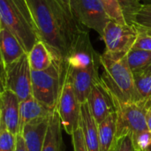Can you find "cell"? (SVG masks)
Wrapping results in <instances>:
<instances>
[{
    "mask_svg": "<svg viewBox=\"0 0 151 151\" xmlns=\"http://www.w3.org/2000/svg\"><path fill=\"white\" fill-rule=\"evenodd\" d=\"M110 19L118 23L127 24L117 0H100Z\"/></svg>",
    "mask_w": 151,
    "mask_h": 151,
    "instance_id": "obj_23",
    "label": "cell"
},
{
    "mask_svg": "<svg viewBox=\"0 0 151 151\" xmlns=\"http://www.w3.org/2000/svg\"><path fill=\"white\" fill-rule=\"evenodd\" d=\"M125 53L105 51L100 55V65L104 68L101 81L109 91L122 102L139 103L134 74Z\"/></svg>",
    "mask_w": 151,
    "mask_h": 151,
    "instance_id": "obj_2",
    "label": "cell"
},
{
    "mask_svg": "<svg viewBox=\"0 0 151 151\" xmlns=\"http://www.w3.org/2000/svg\"><path fill=\"white\" fill-rule=\"evenodd\" d=\"M71 136H72V142L73 146V151H88L84 141L81 128L80 127Z\"/></svg>",
    "mask_w": 151,
    "mask_h": 151,
    "instance_id": "obj_29",
    "label": "cell"
},
{
    "mask_svg": "<svg viewBox=\"0 0 151 151\" xmlns=\"http://www.w3.org/2000/svg\"><path fill=\"white\" fill-rule=\"evenodd\" d=\"M132 25L151 33V4H142L133 19Z\"/></svg>",
    "mask_w": 151,
    "mask_h": 151,
    "instance_id": "obj_22",
    "label": "cell"
},
{
    "mask_svg": "<svg viewBox=\"0 0 151 151\" xmlns=\"http://www.w3.org/2000/svg\"><path fill=\"white\" fill-rule=\"evenodd\" d=\"M136 151H151V133L149 130L132 135Z\"/></svg>",
    "mask_w": 151,
    "mask_h": 151,
    "instance_id": "obj_26",
    "label": "cell"
},
{
    "mask_svg": "<svg viewBox=\"0 0 151 151\" xmlns=\"http://www.w3.org/2000/svg\"><path fill=\"white\" fill-rule=\"evenodd\" d=\"M1 28H2V26H1V19H0V30H1Z\"/></svg>",
    "mask_w": 151,
    "mask_h": 151,
    "instance_id": "obj_38",
    "label": "cell"
},
{
    "mask_svg": "<svg viewBox=\"0 0 151 151\" xmlns=\"http://www.w3.org/2000/svg\"><path fill=\"white\" fill-rule=\"evenodd\" d=\"M127 59L134 74L151 66V51L131 49L127 54Z\"/></svg>",
    "mask_w": 151,
    "mask_h": 151,
    "instance_id": "obj_21",
    "label": "cell"
},
{
    "mask_svg": "<svg viewBox=\"0 0 151 151\" xmlns=\"http://www.w3.org/2000/svg\"><path fill=\"white\" fill-rule=\"evenodd\" d=\"M100 55L88 63L76 65L64 64L65 71L70 79L81 104L87 102L93 84L100 79L98 75Z\"/></svg>",
    "mask_w": 151,
    "mask_h": 151,
    "instance_id": "obj_7",
    "label": "cell"
},
{
    "mask_svg": "<svg viewBox=\"0 0 151 151\" xmlns=\"http://www.w3.org/2000/svg\"><path fill=\"white\" fill-rule=\"evenodd\" d=\"M117 1L123 12L126 22L129 25H132L133 19L135 13L141 8L142 4L135 0H117Z\"/></svg>",
    "mask_w": 151,
    "mask_h": 151,
    "instance_id": "obj_24",
    "label": "cell"
},
{
    "mask_svg": "<svg viewBox=\"0 0 151 151\" xmlns=\"http://www.w3.org/2000/svg\"><path fill=\"white\" fill-rule=\"evenodd\" d=\"M26 53L17 37L7 28L2 27L0 30V54L4 65L16 61Z\"/></svg>",
    "mask_w": 151,
    "mask_h": 151,
    "instance_id": "obj_15",
    "label": "cell"
},
{
    "mask_svg": "<svg viewBox=\"0 0 151 151\" xmlns=\"http://www.w3.org/2000/svg\"><path fill=\"white\" fill-rule=\"evenodd\" d=\"M41 41L54 61L65 64L79 47L90 42L88 29L81 25L60 0H27Z\"/></svg>",
    "mask_w": 151,
    "mask_h": 151,
    "instance_id": "obj_1",
    "label": "cell"
},
{
    "mask_svg": "<svg viewBox=\"0 0 151 151\" xmlns=\"http://www.w3.org/2000/svg\"><path fill=\"white\" fill-rule=\"evenodd\" d=\"M28 62L31 71H42L49 68L54 58L47 48V46L42 42H37L33 48L27 53Z\"/></svg>",
    "mask_w": 151,
    "mask_h": 151,
    "instance_id": "obj_19",
    "label": "cell"
},
{
    "mask_svg": "<svg viewBox=\"0 0 151 151\" xmlns=\"http://www.w3.org/2000/svg\"><path fill=\"white\" fill-rule=\"evenodd\" d=\"M0 74H1V76L3 77L4 81V77H5V65H4V62H3L1 54H0Z\"/></svg>",
    "mask_w": 151,
    "mask_h": 151,
    "instance_id": "obj_32",
    "label": "cell"
},
{
    "mask_svg": "<svg viewBox=\"0 0 151 151\" xmlns=\"http://www.w3.org/2000/svg\"><path fill=\"white\" fill-rule=\"evenodd\" d=\"M112 151H136L132 134H127L117 138Z\"/></svg>",
    "mask_w": 151,
    "mask_h": 151,
    "instance_id": "obj_28",
    "label": "cell"
},
{
    "mask_svg": "<svg viewBox=\"0 0 151 151\" xmlns=\"http://www.w3.org/2000/svg\"><path fill=\"white\" fill-rule=\"evenodd\" d=\"M0 19L2 27L17 37L27 53L41 41L27 0H0Z\"/></svg>",
    "mask_w": 151,
    "mask_h": 151,
    "instance_id": "obj_3",
    "label": "cell"
},
{
    "mask_svg": "<svg viewBox=\"0 0 151 151\" xmlns=\"http://www.w3.org/2000/svg\"><path fill=\"white\" fill-rule=\"evenodd\" d=\"M87 103L97 124L115 111L112 97L101 78L93 84Z\"/></svg>",
    "mask_w": 151,
    "mask_h": 151,
    "instance_id": "obj_11",
    "label": "cell"
},
{
    "mask_svg": "<svg viewBox=\"0 0 151 151\" xmlns=\"http://www.w3.org/2000/svg\"><path fill=\"white\" fill-rule=\"evenodd\" d=\"M55 110L58 114L62 128L67 134L72 135L80 127L81 104L64 67L61 89Z\"/></svg>",
    "mask_w": 151,
    "mask_h": 151,
    "instance_id": "obj_6",
    "label": "cell"
},
{
    "mask_svg": "<svg viewBox=\"0 0 151 151\" xmlns=\"http://www.w3.org/2000/svg\"><path fill=\"white\" fill-rule=\"evenodd\" d=\"M62 126L56 110L49 119V125L42 151H64Z\"/></svg>",
    "mask_w": 151,
    "mask_h": 151,
    "instance_id": "obj_17",
    "label": "cell"
},
{
    "mask_svg": "<svg viewBox=\"0 0 151 151\" xmlns=\"http://www.w3.org/2000/svg\"><path fill=\"white\" fill-rule=\"evenodd\" d=\"M5 90V87H4V79L3 77L1 76L0 74V94L3 93L4 91Z\"/></svg>",
    "mask_w": 151,
    "mask_h": 151,
    "instance_id": "obj_33",
    "label": "cell"
},
{
    "mask_svg": "<svg viewBox=\"0 0 151 151\" xmlns=\"http://www.w3.org/2000/svg\"><path fill=\"white\" fill-rule=\"evenodd\" d=\"M17 135L7 130H4L0 134V151H14L16 147Z\"/></svg>",
    "mask_w": 151,
    "mask_h": 151,
    "instance_id": "obj_27",
    "label": "cell"
},
{
    "mask_svg": "<svg viewBox=\"0 0 151 151\" xmlns=\"http://www.w3.org/2000/svg\"><path fill=\"white\" fill-rule=\"evenodd\" d=\"M63 64L53 61L42 71L31 72L32 96L50 111H55L62 84Z\"/></svg>",
    "mask_w": 151,
    "mask_h": 151,
    "instance_id": "obj_4",
    "label": "cell"
},
{
    "mask_svg": "<svg viewBox=\"0 0 151 151\" xmlns=\"http://www.w3.org/2000/svg\"><path fill=\"white\" fill-rule=\"evenodd\" d=\"M137 36L134 25L121 24L110 19L106 24L102 39L105 43V51L127 54L133 47Z\"/></svg>",
    "mask_w": 151,
    "mask_h": 151,
    "instance_id": "obj_10",
    "label": "cell"
},
{
    "mask_svg": "<svg viewBox=\"0 0 151 151\" xmlns=\"http://www.w3.org/2000/svg\"><path fill=\"white\" fill-rule=\"evenodd\" d=\"M148 109H151V102L150 103V105H149V108Z\"/></svg>",
    "mask_w": 151,
    "mask_h": 151,
    "instance_id": "obj_37",
    "label": "cell"
},
{
    "mask_svg": "<svg viewBox=\"0 0 151 151\" xmlns=\"http://www.w3.org/2000/svg\"><path fill=\"white\" fill-rule=\"evenodd\" d=\"M14 151H27L23 137L20 134H17L16 137V147H15V150Z\"/></svg>",
    "mask_w": 151,
    "mask_h": 151,
    "instance_id": "obj_30",
    "label": "cell"
},
{
    "mask_svg": "<svg viewBox=\"0 0 151 151\" xmlns=\"http://www.w3.org/2000/svg\"><path fill=\"white\" fill-rule=\"evenodd\" d=\"M116 132L117 117L114 111L98 124L99 151H112L117 140Z\"/></svg>",
    "mask_w": 151,
    "mask_h": 151,
    "instance_id": "obj_18",
    "label": "cell"
},
{
    "mask_svg": "<svg viewBox=\"0 0 151 151\" xmlns=\"http://www.w3.org/2000/svg\"><path fill=\"white\" fill-rule=\"evenodd\" d=\"M110 94L113 100L117 117V138L127 134L134 135L148 130L146 123L148 109L144 104L134 102H122L111 92Z\"/></svg>",
    "mask_w": 151,
    "mask_h": 151,
    "instance_id": "obj_5",
    "label": "cell"
},
{
    "mask_svg": "<svg viewBox=\"0 0 151 151\" xmlns=\"http://www.w3.org/2000/svg\"><path fill=\"white\" fill-rule=\"evenodd\" d=\"M4 127H3V123H2V119H1V112H0V134L2 131H4Z\"/></svg>",
    "mask_w": 151,
    "mask_h": 151,
    "instance_id": "obj_35",
    "label": "cell"
},
{
    "mask_svg": "<svg viewBox=\"0 0 151 151\" xmlns=\"http://www.w3.org/2000/svg\"><path fill=\"white\" fill-rule=\"evenodd\" d=\"M80 127L81 128L88 150L99 151L98 124L94 119L87 102L81 104Z\"/></svg>",
    "mask_w": 151,
    "mask_h": 151,
    "instance_id": "obj_14",
    "label": "cell"
},
{
    "mask_svg": "<svg viewBox=\"0 0 151 151\" xmlns=\"http://www.w3.org/2000/svg\"><path fill=\"white\" fill-rule=\"evenodd\" d=\"M135 1H137V2H140V3H141V1H142V0H135Z\"/></svg>",
    "mask_w": 151,
    "mask_h": 151,
    "instance_id": "obj_39",
    "label": "cell"
},
{
    "mask_svg": "<svg viewBox=\"0 0 151 151\" xmlns=\"http://www.w3.org/2000/svg\"><path fill=\"white\" fill-rule=\"evenodd\" d=\"M19 99L12 91L5 89L0 94V112L4 130L17 135L19 129Z\"/></svg>",
    "mask_w": 151,
    "mask_h": 151,
    "instance_id": "obj_12",
    "label": "cell"
},
{
    "mask_svg": "<svg viewBox=\"0 0 151 151\" xmlns=\"http://www.w3.org/2000/svg\"><path fill=\"white\" fill-rule=\"evenodd\" d=\"M135 28L137 30V36L132 50L151 51V33L138 27Z\"/></svg>",
    "mask_w": 151,
    "mask_h": 151,
    "instance_id": "obj_25",
    "label": "cell"
},
{
    "mask_svg": "<svg viewBox=\"0 0 151 151\" xmlns=\"http://www.w3.org/2000/svg\"><path fill=\"white\" fill-rule=\"evenodd\" d=\"M31 72L27 53L16 61L5 65V89L13 92L19 101L32 96Z\"/></svg>",
    "mask_w": 151,
    "mask_h": 151,
    "instance_id": "obj_9",
    "label": "cell"
},
{
    "mask_svg": "<svg viewBox=\"0 0 151 151\" xmlns=\"http://www.w3.org/2000/svg\"><path fill=\"white\" fill-rule=\"evenodd\" d=\"M70 11L81 25L96 31L102 38L110 18L100 0H71Z\"/></svg>",
    "mask_w": 151,
    "mask_h": 151,
    "instance_id": "obj_8",
    "label": "cell"
},
{
    "mask_svg": "<svg viewBox=\"0 0 151 151\" xmlns=\"http://www.w3.org/2000/svg\"><path fill=\"white\" fill-rule=\"evenodd\" d=\"M54 111L39 103L33 96L19 103V129L28 124H35L50 117ZM20 134V133H19Z\"/></svg>",
    "mask_w": 151,
    "mask_h": 151,
    "instance_id": "obj_13",
    "label": "cell"
},
{
    "mask_svg": "<svg viewBox=\"0 0 151 151\" xmlns=\"http://www.w3.org/2000/svg\"><path fill=\"white\" fill-rule=\"evenodd\" d=\"M49 119L35 124L26 125L20 132L27 151H42L49 125Z\"/></svg>",
    "mask_w": 151,
    "mask_h": 151,
    "instance_id": "obj_16",
    "label": "cell"
},
{
    "mask_svg": "<svg viewBox=\"0 0 151 151\" xmlns=\"http://www.w3.org/2000/svg\"><path fill=\"white\" fill-rule=\"evenodd\" d=\"M146 2V4H151V0H143Z\"/></svg>",
    "mask_w": 151,
    "mask_h": 151,
    "instance_id": "obj_36",
    "label": "cell"
},
{
    "mask_svg": "<svg viewBox=\"0 0 151 151\" xmlns=\"http://www.w3.org/2000/svg\"><path fill=\"white\" fill-rule=\"evenodd\" d=\"M62 3H63V4L65 5V6H66L69 10H70V4H71V0H60Z\"/></svg>",
    "mask_w": 151,
    "mask_h": 151,
    "instance_id": "obj_34",
    "label": "cell"
},
{
    "mask_svg": "<svg viewBox=\"0 0 151 151\" xmlns=\"http://www.w3.org/2000/svg\"><path fill=\"white\" fill-rule=\"evenodd\" d=\"M134 80L139 103L148 109L151 102V66L134 73Z\"/></svg>",
    "mask_w": 151,
    "mask_h": 151,
    "instance_id": "obj_20",
    "label": "cell"
},
{
    "mask_svg": "<svg viewBox=\"0 0 151 151\" xmlns=\"http://www.w3.org/2000/svg\"><path fill=\"white\" fill-rule=\"evenodd\" d=\"M146 123L147 128L151 133V109H148L146 112Z\"/></svg>",
    "mask_w": 151,
    "mask_h": 151,
    "instance_id": "obj_31",
    "label": "cell"
}]
</instances>
